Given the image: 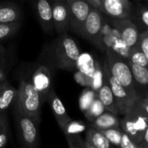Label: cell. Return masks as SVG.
<instances>
[{"label": "cell", "mask_w": 148, "mask_h": 148, "mask_svg": "<svg viewBox=\"0 0 148 148\" xmlns=\"http://www.w3.org/2000/svg\"><path fill=\"white\" fill-rule=\"evenodd\" d=\"M15 101V118L20 143L24 147L33 148L38 146V125L28 116L20 107L16 98Z\"/></svg>", "instance_id": "5b68a950"}, {"label": "cell", "mask_w": 148, "mask_h": 148, "mask_svg": "<svg viewBox=\"0 0 148 148\" xmlns=\"http://www.w3.org/2000/svg\"><path fill=\"white\" fill-rule=\"evenodd\" d=\"M120 147L121 148H138L137 145L134 143V141L132 140V138L122 131L121 134V140L120 144Z\"/></svg>", "instance_id": "e575fe53"}, {"label": "cell", "mask_w": 148, "mask_h": 148, "mask_svg": "<svg viewBox=\"0 0 148 148\" xmlns=\"http://www.w3.org/2000/svg\"><path fill=\"white\" fill-rule=\"evenodd\" d=\"M93 127L97 130H104L108 128H120V120L116 116V114L105 111L98 117H96L92 122Z\"/></svg>", "instance_id": "ac0fdd59"}, {"label": "cell", "mask_w": 148, "mask_h": 148, "mask_svg": "<svg viewBox=\"0 0 148 148\" xmlns=\"http://www.w3.org/2000/svg\"><path fill=\"white\" fill-rule=\"evenodd\" d=\"M87 126L82 121L70 120L62 128L64 135H71V134H81L84 131H86Z\"/></svg>", "instance_id": "cb8c5ba5"}, {"label": "cell", "mask_w": 148, "mask_h": 148, "mask_svg": "<svg viewBox=\"0 0 148 148\" xmlns=\"http://www.w3.org/2000/svg\"><path fill=\"white\" fill-rule=\"evenodd\" d=\"M53 1H63V0H53Z\"/></svg>", "instance_id": "74e56055"}, {"label": "cell", "mask_w": 148, "mask_h": 148, "mask_svg": "<svg viewBox=\"0 0 148 148\" xmlns=\"http://www.w3.org/2000/svg\"><path fill=\"white\" fill-rule=\"evenodd\" d=\"M74 77H75V80L76 81V82L78 84H80L81 86H82L84 88H87V87L90 88L91 82H92V79L89 78L88 76L85 75L84 74H82V72H80L78 70H75Z\"/></svg>", "instance_id": "836d02e7"}, {"label": "cell", "mask_w": 148, "mask_h": 148, "mask_svg": "<svg viewBox=\"0 0 148 148\" xmlns=\"http://www.w3.org/2000/svg\"><path fill=\"white\" fill-rule=\"evenodd\" d=\"M137 1H141V0H137Z\"/></svg>", "instance_id": "f35d334b"}, {"label": "cell", "mask_w": 148, "mask_h": 148, "mask_svg": "<svg viewBox=\"0 0 148 148\" xmlns=\"http://www.w3.org/2000/svg\"><path fill=\"white\" fill-rule=\"evenodd\" d=\"M81 50L75 42L67 33L60 35L56 39L49 51V58L51 64L60 69L75 71L77 58Z\"/></svg>", "instance_id": "7a4b0ae2"}, {"label": "cell", "mask_w": 148, "mask_h": 148, "mask_svg": "<svg viewBox=\"0 0 148 148\" xmlns=\"http://www.w3.org/2000/svg\"><path fill=\"white\" fill-rule=\"evenodd\" d=\"M69 10V29L82 37L85 20L92 6L86 0H66Z\"/></svg>", "instance_id": "9c48e42d"}, {"label": "cell", "mask_w": 148, "mask_h": 148, "mask_svg": "<svg viewBox=\"0 0 148 148\" xmlns=\"http://www.w3.org/2000/svg\"><path fill=\"white\" fill-rule=\"evenodd\" d=\"M96 95L107 111H109L114 114H118V109L116 107L113 92L105 77H104L103 84L100 88V89L96 92Z\"/></svg>", "instance_id": "9a60e30c"}, {"label": "cell", "mask_w": 148, "mask_h": 148, "mask_svg": "<svg viewBox=\"0 0 148 148\" xmlns=\"http://www.w3.org/2000/svg\"><path fill=\"white\" fill-rule=\"evenodd\" d=\"M97 96L96 92L94 91L91 88L87 87L81 94L80 97H79V108L80 109L85 113L88 108L90 107V105L92 104V102L94 101V100L95 99V97Z\"/></svg>", "instance_id": "603a6c76"}, {"label": "cell", "mask_w": 148, "mask_h": 148, "mask_svg": "<svg viewBox=\"0 0 148 148\" xmlns=\"http://www.w3.org/2000/svg\"><path fill=\"white\" fill-rule=\"evenodd\" d=\"M113 24L122 42L128 48L134 47L137 42L140 31L132 20L129 17L113 19Z\"/></svg>", "instance_id": "7c38bea8"}, {"label": "cell", "mask_w": 148, "mask_h": 148, "mask_svg": "<svg viewBox=\"0 0 148 148\" xmlns=\"http://www.w3.org/2000/svg\"><path fill=\"white\" fill-rule=\"evenodd\" d=\"M16 94L17 89L5 80L0 89V113L5 111L14 102L16 98Z\"/></svg>", "instance_id": "ffe728a7"}, {"label": "cell", "mask_w": 148, "mask_h": 148, "mask_svg": "<svg viewBox=\"0 0 148 148\" xmlns=\"http://www.w3.org/2000/svg\"><path fill=\"white\" fill-rule=\"evenodd\" d=\"M95 69V60L88 53H81L75 63V70H78L92 79Z\"/></svg>", "instance_id": "44dd1931"}, {"label": "cell", "mask_w": 148, "mask_h": 148, "mask_svg": "<svg viewBox=\"0 0 148 148\" xmlns=\"http://www.w3.org/2000/svg\"><path fill=\"white\" fill-rule=\"evenodd\" d=\"M69 147L71 148H87V145L85 140H83L80 134H71L65 135Z\"/></svg>", "instance_id": "1f68e13d"}, {"label": "cell", "mask_w": 148, "mask_h": 148, "mask_svg": "<svg viewBox=\"0 0 148 148\" xmlns=\"http://www.w3.org/2000/svg\"><path fill=\"white\" fill-rule=\"evenodd\" d=\"M103 82H104V75H103L102 66L98 61H95V69L94 75L92 76V82L90 88L94 91L97 92L100 89V88L102 86Z\"/></svg>", "instance_id": "f1b7e54d"}, {"label": "cell", "mask_w": 148, "mask_h": 148, "mask_svg": "<svg viewBox=\"0 0 148 148\" xmlns=\"http://www.w3.org/2000/svg\"><path fill=\"white\" fill-rule=\"evenodd\" d=\"M93 8L100 10L101 8V0H86Z\"/></svg>", "instance_id": "d590c367"}, {"label": "cell", "mask_w": 148, "mask_h": 148, "mask_svg": "<svg viewBox=\"0 0 148 148\" xmlns=\"http://www.w3.org/2000/svg\"><path fill=\"white\" fill-rule=\"evenodd\" d=\"M121 129L127 134L138 148L148 147V98L141 96L120 121Z\"/></svg>", "instance_id": "6da1fadb"}, {"label": "cell", "mask_w": 148, "mask_h": 148, "mask_svg": "<svg viewBox=\"0 0 148 148\" xmlns=\"http://www.w3.org/2000/svg\"><path fill=\"white\" fill-rule=\"evenodd\" d=\"M51 65H49L47 62L39 64L34 69L30 78L35 89L40 95L42 104L47 101V98L50 90L54 88Z\"/></svg>", "instance_id": "ba28073f"}, {"label": "cell", "mask_w": 148, "mask_h": 148, "mask_svg": "<svg viewBox=\"0 0 148 148\" xmlns=\"http://www.w3.org/2000/svg\"><path fill=\"white\" fill-rule=\"evenodd\" d=\"M101 134L107 138V140L110 142L112 146L120 147L121 140V134L122 130L120 128H108L104 130H100Z\"/></svg>", "instance_id": "f546056e"}, {"label": "cell", "mask_w": 148, "mask_h": 148, "mask_svg": "<svg viewBox=\"0 0 148 148\" xmlns=\"http://www.w3.org/2000/svg\"><path fill=\"white\" fill-rule=\"evenodd\" d=\"M22 11L18 5L13 3H0V23L21 21Z\"/></svg>", "instance_id": "e0dca14e"}, {"label": "cell", "mask_w": 148, "mask_h": 148, "mask_svg": "<svg viewBox=\"0 0 148 148\" xmlns=\"http://www.w3.org/2000/svg\"><path fill=\"white\" fill-rule=\"evenodd\" d=\"M16 100L23 112L39 125L41 122V108L42 102L30 79L22 78L20 80Z\"/></svg>", "instance_id": "3957f363"}, {"label": "cell", "mask_w": 148, "mask_h": 148, "mask_svg": "<svg viewBox=\"0 0 148 148\" xmlns=\"http://www.w3.org/2000/svg\"><path fill=\"white\" fill-rule=\"evenodd\" d=\"M86 130L85 142L87 148H110L114 147L100 130H97L93 127H90Z\"/></svg>", "instance_id": "2e32d148"}, {"label": "cell", "mask_w": 148, "mask_h": 148, "mask_svg": "<svg viewBox=\"0 0 148 148\" xmlns=\"http://www.w3.org/2000/svg\"><path fill=\"white\" fill-rule=\"evenodd\" d=\"M102 69H103V75H104L105 79L107 80V82H108V84L111 88V90L113 92V95H114V97L115 100V103H116V107L118 109V114L124 115L131 109L133 105L142 95L140 94L130 93L121 84H120L111 75V73L108 69L107 61L104 62Z\"/></svg>", "instance_id": "8992f818"}, {"label": "cell", "mask_w": 148, "mask_h": 148, "mask_svg": "<svg viewBox=\"0 0 148 148\" xmlns=\"http://www.w3.org/2000/svg\"><path fill=\"white\" fill-rule=\"evenodd\" d=\"M4 82V81H3ZM3 82H0V89H1V88H2V86H3Z\"/></svg>", "instance_id": "8d00e7d4"}, {"label": "cell", "mask_w": 148, "mask_h": 148, "mask_svg": "<svg viewBox=\"0 0 148 148\" xmlns=\"http://www.w3.org/2000/svg\"><path fill=\"white\" fill-rule=\"evenodd\" d=\"M132 75H133V78L134 81L136 84V86H140V87H147L148 84V69L147 67H142L140 66L138 64L133 63L129 61H127Z\"/></svg>", "instance_id": "7402d4cb"}, {"label": "cell", "mask_w": 148, "mask_h": 148, "mask_svg": "<svg viewBox=\"0 0 148 148\" xmlns=\"http://www.w3.org/2000/svg\"><path fill=\"white\" fill-rule=\"evenodd\" d=\"M21 21L14 23H0V41L7 39L16 34L21 28Z\"/></svg>", "instance_id": "4316f807"}, {"label": "cell", "mask_w": 148, "mask_h": 148, "mask_svg": "<svg viewBox=\"0 0 148 148\" xmlns=\"http://www.w3.org/2000/svg\"><path fill=\"white\" fill-rule=\"evenodd\" d=\"M129 18L136 25L140 32L148 29V10L147 6L138 4L134 8L132 7Z\"/></svg>", "instance_id": "d6986e66"}, {"label": "cell", "mask_w": 148, "mask_h": 148, "mask_svg": "<svg viewBox=\"0 0 148 148\" xmlns=\"http://www.w3.org/2000/svg\"><path fill=\"white\" fill-rule=\"evenodd\" d=\"M6 69L7 60L5 56V50L2 45H0V82H3L6 79Z\"/></svg>", "instance_id": "d6a6232c"}, {"label": "cell", "mask_w": 148, "mask_h": 148, "mask_svg": "<svg viewBox=\"0 0 148 148\" xmlns=\"http://www.w3.org/2000/svg\"><path fill=\"white\" fill-rule=\"evenodd\" d=\"M52 6V21L56 31L62 35L69 30V10L66 0L53 1Z\"/></svg>", "instance_id": "8fae6325"}, {"label": "cell", "mask_w": 148, "mask_h": 148, "mask_svg": "<svg viewBox=\"0 0 148 148\" xmlns=\"http://www.w3.org/2000/svg\"><path fill=\"white\" fill-rule=\"evenodd\" d=\"M103 25L104 17L101 11L92 7L83 25L82 38L87 39L88 42L101 50L106 49L102 36Z\"/></svg>", "instance_id": "52a82bcc"}, {"label": "cell", "mask_w": 148, "mask_h": 148, "mask_svg": "<svg viewBox=\"0 0 148 148\" xmlns=\"http://www.w3.org/2000/svg\"><path fill=\"white\" fill-rule=\"evenodd\" d=\"M36 15L40 25L46 33L52 32L54 26L52 21V6L49 0H35L34 1Z\"/></svg>", "instance_id": "4fadbf2b"}, {"label": "cell", "mask_w": 148, "mask_h": 148, "mask_svg": "<svg viewBox=\"0 0 148 148\" xmlns=\"http://www.w3.org/2000/svg\"><path fill=\"white\" fill-rule=\"evenodd\" d=\"M134 46H136L148 56V29L140 31L139 33V36Z\"/></svg>", "instance_id": "4dcf8cb0"}, {"label": "cell", "mask_w": 148, "mask_h": 148, "mask_svg": "<svg viewBox=\"0 0 148 148\" xmlns=\"http://www.w3.org/2000/svg\"><path fill=\"white\" fill-rule=\"evenodd\" d=\"M133 3L130 0H101L100 10L112 19L130 17Z\"/></svg>", "instance_id": "30bf717a"}, {"label": "cell", "mask_w": 148, "mask_h": 148, "mask_svg": "<svg viewBox=\"0 0 148 148\" xmlns=\"http://www.w3.org/2000/svg\"><path fill=\"white\" fill-rule=\"evenodd\" d=\"M106 109L103 106V104L101 102L99 98L96 96L90 107L88 108V110L84 113L86 119L89 121L92 122L96 117H98L100 114H101L103 112H105Z\"/></svg>", "instance_id": "d4e9b609"}, {"label": "cell", "mask_w": 148, "mask_h": 148, "mask_svg": "<svg viewBox=\"0 0 148 148\" xmlns=\"http://www.w3.org/2000/svg\"><path fill=\"white\" fill-rule=\"evenodd\" d=\"M47 101L49 102L50 108L52 110V113L57 121V124L59 125L60 128L62 129L63 126L71 120V118L69 116L68 112L66 110L65 106L63 105L61 99L58 97L56 93L55 92V89L52 88L48 95Z\"/></svg>", "instance_id": "5bb4252c"}, {"label": "cell", "mask_w": 148, "mask_h": 148, "mask_svg": "<svg viewBox=\"0 0 148 148\" xmlns=\"http://www.w3.org/2000/svg\"><path fill=\"white\" fill-rule=\"evenodd\" d=\"M127 61H129L133 63L138 64L142 67L148 66V56H147L140 49H139L136 46L130 48L129 56Z\"/></svg>", "instance_id": "484cf974"}, {"label": "cell", "mask_w": 148, "mask_h": 148, "mask_svg": "<svg viewBox=\"0 0 148 148\" xmlns=\"http://www.w3.org/2000/svg\"><path fill=\"white\" fill-rule=\"evenodd\" d=\"M9 133V121L6 114L3 111L0 113V148L3 147L7 144Z\"/></svg>", "instance_id": "83f0119b"}, {"label": "cell", "mask_w": 148, "mask_h": 148, "mask_svg": "<svg viewBox=\"0 0 148 148\" xmlns=\"http://www.w3.org/2000/svg\"><path fill=\"white\" fill-rule=\"evenodd\" d=\"M105 51L107 53L106 61L108 69L114 78L130 93L140 94L137 90L136 84L134 81L133 75L127 60L110 48L107 47Z\"/></svg>", "instance_id": "277c9868"}]
</instances>
